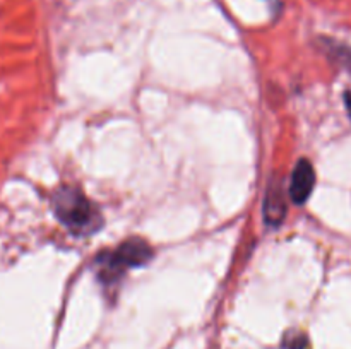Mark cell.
I'll return each mask as SVG.
<instances>
[{"instance_id":"6da1fadb","label":"cell","mask_w":351,"mask_h":349,"mask_svg":"<svg viewBox=\"0 0 351 349\" xmlns=\"http://www.w3.org/2000/svg\"><path fill=\"white\" fill-rule=\"evenodd\" d=\"M51 209L58 221L75 235H91L103 224L96 205L79 188L62 187L51 195Z\"/></svg>"},{"instance_id":"7a4b0ae2","label":"cell","mask_w":351,"mask_h":349,"mask_svg":"<svg viewBox=\"0 0 351 349\" xmlns=\"http://www.w3.org/2000/svg\"><path fill=\"white\" fill-rule=\"evenodd\" d=\"M151 259H153V248L149 246V243L141 238L125 240L115 250L98 257L96 260L98 277L103 284L110 286V284L119 283L127 269L144 266Z\"/></svg>"},{"instance_id":"3957f363","label":"cell","mask_w":351,"mask_h":349,"mask_svg":"<svg viewBox=\"0 0 351 349\" xmlns=\"http://www.w3.org/2000/svg\"><path fill=\"white\" fill-rule=\"evenodd\" d=\"M315 185V171L311 161L300 159L291 173L290 197L295 204L302 205L308 201Z\"/></svg>"},{"instance_id":"277c9868","label":"cell","mask_w":351,"mask_h":349,"mask_svg":"<svg viewBox=\"0 0 351 349\" xmlns=\"http://www.w3.org/2000/svg\"><path fill=\"white\" fill-rule=\"evenodd\" d=\"M287 214V202H285V190L280 180H273L267 188L266 201H264V219L267 224L278 226Z\"/></svg>"},{"instance_id":"5b68a950","label":"cell","mask_w":351,"mask_h":349,"mask_svg":"<svg viewBox=\"0 0 351 349\" xmlns=\"http://www.w3.org/2000/svg\"><path fill=\"white\" fill-rule=\"evenodd\" d=\"M308 341L304 334H298V332H290L287 334V337L283 339V348L285 349H307Z\"/></svg>"},{"instance_id":"8992f818","label":"cell","mask_w":351,"mask_h":349,"mask_svg":"<svg viewBox=\"0 0 351 349\" xmlns=\"http://www.w3.org/2000/svg\"><path fill=\"white\" fill-rule=\"evenodd\" d=\"M345 105H346V109H348V115L351 118V91L345 92Z\"/></svg>"}]
</instances>
